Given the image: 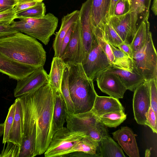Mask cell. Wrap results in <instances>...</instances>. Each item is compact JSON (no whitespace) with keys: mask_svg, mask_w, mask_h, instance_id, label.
<instances>
[{"mask_svg":"<svg viewBox=\"0 0 157 157\" xmlns=\"http://www.w3.org/2000/svg\"><path fill=\"white\" fill-rule=\"evenodd\" d=\"M133 109L134 118L139 124L145 125L146 115L151 106L148 81H145L134 90Z\"/></svg>","mask_w":157,"mask_h":157,"instance_id":"10","label":"cell"},{"mask_svg":"<svg viewBox=\"0 0 157 157\" xmlns=\"http://www.w3.org/2000/svg\"><path fill=\"white\" fill-rule=\"evenodd\" d=\"M124 111L112 112L98 117V121L105 127L116 128L126 118Z\"/></svg>","mask_w":157,"mask_h":157,"instance_id":"29","label":"cell"},{"mask_svg":"<svg viewBox=\"0 0 157 157\" xmlns=\"http://www.w3.org/2000/svg\"><path fill=\"white\" fill-rule=\"evenodd\" d=\"M128 0L129 2V0Z\"/></svg>","mask_w":157,"mask_h":157,"instance_id":"51","label":"cell"},{"mask_svg":"<svg viewBox=\"0 0 157 157\" xmlns=\"http://www.w3.org/2000/svg\"><path fill=\"white\" fill-rule=\"evenodd\" d=\"M85 133V136L99 144L102 140L109 136L106 127L99 121L94 127Z\"/></svg>","mask_w":157,"mask_h":157,"instance_id":"32","label":"cell"},{"mask_svg":"<svg viewBox=\"0 0 157 157\" xmlns=\"http://www.w3.org/2000/svg\"><path fill=\"white\" fill-rule=\"evenodd\" d=\"M99 153L101 157H125L122 148L109 136L100 143Z\"/></svg>","mask_w":157,"mask_h":157,"instance_id":"26","label":"cell"},{"mask_svg":"<svg viewBox=\"0 0 157 157\" xmlns=\"http://www.w3.org/2000/svg\"><path fill=\"white\" fill-rule=\"evenodd\" d=\"M149 16H146L141 21L130 43L133 53L143 47L147 40L151 32L148 21Z\"/></svg>","mask_w":157,"mask_h":157,"instance_id":"24","label":"cell"},{"mask_svg":"<svg viewBox=\"0 0 157 157\" xmlns=\"http://www.w3.org/2000/svg\"><path fill=\"white\" fill-rule=\"evenodd\" d=\"M85 135L84 132H71L63 127L53 135L44 156L63 157Z\"/></svg>","mask_w":157,"mask_h":157,"instance_id":"6","label":"cell"},{"mask_svg":"<svg viewBox=\"0 0 157 157\" xmlns=\"http://www.w3.org/2000/svg\"><path fill=\"white\" fill-rule=\"evenodd\" d=\"M69 65V90L75 113L90 111L97 95L94 81L87 76L81 63Z\"/></svg>","mask_w":157,"mask_h":157,"instance_id":"3","label":"cell"},{"mask_svg":"<svg viewBox=\"0 0 157 157\" xmlns=\"http://www.w3.org/2000/svg\"><path fill=\"white\" fill-rule=\"evenodd\" d=\"M79 17L72 25L69 41L61 58L65 64L81 63L84 58Z\"/></svg>","mask_w":157,"mask_h":157,"instance_id":"8","label":"cell"},{"mask_svg":"<svg viewBox=\"0 0 157 157\" xmlns=\"http://www.w3.org/2000/svg\"><path fill=\"white\" fill-rule=\"evenodd\" d=\"M109 45L114 57V60L111 66L132 71L133 69L132 59L118 48Z\"/></svg>","mask_w":157,"mask_h":157,"instance_id":"27","label":"cell"},{"mask_svg":"<svg viewBox=\"0 0 157 157\" xmlns=\"http://www.w3.org/2000/svg\"><path fill=\"white\" fill-rule=\"evenodd\" d=\"M46 12L44 3L39 2L35 6L17 13V19L40 18L45 15Z\"/></svg>","mask_w":157,"mask_h":157,"instance_id":"30","label":"cell"},{"mask_svg":"<svg viewBox=\"0 0 157 157\" xmlns=\"http://www.w3.org/2000/svg\"><path fill=\"white\" fill-rule=\"evenodd\" d=\"M111 0H92L91 19L92 29L102 28L109 21Z\"/></svg>","mask_w":157,"mask_h":157,"instance_id":"18","label":"cell"},{"mask_svg":"<svg viewBox=\"0 0 157 157\" xmlns=\"http://www.w3.org/2000/svg\"><path fill=\"white\" fill-rule=\"evenodd\" d=\"M33 0L37 1V2H42V1H43V0Z\"/></svg>","mask_w":157,"mask_h":157,"instance_id":"50","label":"cell"},{"mask_svg":"<svg viewBox=\"0 0 157 157\" xmlns=\"http://www.w3.org/2000/svg\"><path fill=\"white\" fill-rule=\"evenodd\" d=\"M33 0H18L17 3L13 8L16 14L36 5L38 2Z\"/></svg>","mask_w":157,"mask_h":157,"instance_id":"41","label":"cell"},{"mask_svg":"<svg viewBox=\"0 0 157 157\" xmlns=\"http://www.w3.org/2000/svg\"><path fill=\"white\" fill-rule=\"evenodd\" d=\"M98 121L91 111L78 113H67V127L71 131L85 133L94 127Z\"/></svg>","mask_w":157,"mask_h":157,"instance_id":"14","label":"cell"},{"mask_svg":"<svg viewBox=\"0 0 157 157\" xmlns=\"http://www.w3.org/2000/svg\"><path fill=\"white\" fill-rule=\"evenodd\" d=\"M58 22V18L48 13L40 18H24L14 21L11 25L18 32L32 36L47 45L54 34Z\"/></svg>","mask_w":157,"mask_h":157,"instance_id":"4","label":"cell"},{"mask_svg":"<svg viewBox=\"0 0 157 157\" xmlns=\"http://www.w3.org/2000/svg\"><path fill=\"white\" fill-rule=\"evenodd\" d=\"M138 18L136 13L130 12L122 16L112 17L109 21L123 41L130 43L136 32Z\"/></svg>","mask_w":157,"mask_h":157,"instance_id":"11","label":"cell"},{"mask_svg":"<svg viewBox=\"0 0 157 157\" xmlns=\"http://www.w3.org/2000/svg\"><path fill=\"white\" fill-rule=\"evenodd\" d=\"M92 1V0H86L82 3L79 10L81 34L84 49L83 60L90 51L95 36L91 19Z\"/></svg>","mask_w":157,"mask_h":157,"instance_id":"13","label":"cell"},{"mask_svg":"<svg viewBox=\"0 0 157 157\" xmlns=\"http://www.w3.org/2000/svg\"><path fill=\"white\" fill-rule=\"evenodd\" d=\"M151 98V106L157 116V78L148 81Z\"/></svg>","mask_w":157,"mask_h":157,"instance_id":"37","label":"cell"},{"mask_svg":"<svg viewBox=\"0 0 157 157\" xmlns=\"http://www.w3.org/2000/svg\"><path fill=\"white\" fill-rule=\"evenodd\" d=\"M124 109L118 99L97 95L90 111L98 117L109 113L124 111Z\"/></svg>","mask_w":157,"mask_h":157,"instance_id":"19","label":"cell"},{"mask_svg":"<svg viewBox=\"0 0 157 157\" xmlns=\"http://www.w3.org/2000/svg\"><path fill=\"white\" fill-rule=\"evenodd\" d=\"M0 54L18 63L38 68L44 67L46 53L35 38L20 32L0 39Z\"/></svg>","mask_w":157,"mask_h":157,"instance_id":"2","label":"cell"},{"mask_svg":"<svg viewBox=\"0 0 157 157\" xmlns=\"http://www.w3.org/2000/svg\"><path fill=\"white\" fill-rule=\"evenodd\" d=\"M112 134L114 139L117 141L128 155L130 157L140 156L135 135L130 128L121 127Z\"/></svg>","mask_w":157,"mask_h":157,"instance_id":"16","label":"cell"},{"mask_svg":"<svg viewBox=\"0 0 157 157\" xmlns=\"http://www.w3.org/2000/svg\"><path fill=\"white\" fill-rule=\"evenodd\" d=\"M17 19L13 8L0 12V24H11Z\"/></svg>","mask_w":157,"mask_h":157,"instance_id":"40","label":"cell"},{"mask_svg":"<svg viewBox=\"0 0 157 157\" xmlns=\"http://www.w3.org/2000/svg\"><path fill=\"white\" fill-rule=\"evenodd\" d=\"M95 79L98 88L103 93L118 99L123 98L127 89L117 74L103 71Z\"/></svg>","mask_w":157,"mask_h":157,"instance_id":"12","label":"cell"},{"mask_svg":"<svg viewBox=\"0 0 157 157\" xmlns=\"http://www.w3.org/2000/svg\"><path fill=\"white\" fill-rule=\"evenodd\" d=\"M4 131V124L3 123L0 124V137L3 135Z\"/></svg>","mask_w":157,"mask_h":157,"instance_id":"48","label":"cell"},{"mask_svg":"<svg viewBox=\"0 0 157 157\" xmlns=\"http://www.w3.org/2000/svg\"><path fill=\"white\" fill-rule=\"evenodd\" d=\"M55 93L49 82L32 93L19 97L23 109L24 129L31 132L36 125L35 156L44 153L52 137Z\"/></svg>","mask_w":157,"mask_h":157,"instance_id":"1","label":"cell"},{"mask_svg":"<svg viewBox=\"0 0 157 157\" xmlns=\"http://www.w3.org/2000/svg\"><path fill=\"white\" fill-rule=\"evenodd\" d=\"M103 34L104 39L108 44L116 47L123 42L113 29L109 21L104 26Z\"/></svg>","mask_w":157,"mask_h":157,"instance_id":"33","label":"cell"},{"mask_svg":"<svg viewBox=\"0 0 157 157\" xmlns=\"http://www.w3.org/2000/svg\"><path fill=\"white\" fill-rule=\"evenodd\" d=\"M18 2V0H0V12L14 8Z\"/></svg>","mask_w":157,"mask_h":157,"instance_id":"43","label":"cell"},{"mask_svg":"<svg viewBox=\"0 0 157 157\" xmlns=\"http://www.w3.org/2000/svg\"><path fill=\"white\" fill-rule=\"evenodd\" d=\"M17 32L12 27L11 24H0V39L12 36Z\"/></svg>","mask_w":157,"mask_h":157,"instance_id":"42","label":"cell"},{"mask_svg":"<svg viewBox=\"0 0 157 157\" xmlns=\"http://www.w3.org/2000/svg\"><path fill=\"white\" fill-rule=\"evenodd\" d=\"M95 36L103 51L106 54L111 66L113 64L114 57L110 47L104 39L102 31H97L94 33Z\"/></svg>","mask_w":157,"mask_h":157,"instance_id":"34","label":"cell"},{"mask_svg":"<svg viewBox=\"0 0 157 157\" xmlns=\"http://www.w3.org/2000/svg\"><path fill=\"white\" fill-rule=\"evenodd\" d=\"M67 113L66 105L61 93L56 91L52 125V136L56 132L63 127L66 122Z\"/></svg>","mask_w":157,"mask_h":157,"instance_id":"22","label":"cell"},{"mask_svg":"<svg viewBox=\"0 0 157 157\" xmlns=\"http://www.w3.org/2000/svg\"><path fill=\"white\" fill-rule=\"evenodd\" d=\"M119 0H111L109 14V20L110 17L113 16L115 7Z\"/></svg>","mask_w":157,"mask_h":157,"instance_id":"46","label":"cell"},{"mask_svg":"<svg viewBox=\"0 0 157 157\" xmlns=\"http://www.w3.org/2000/svg\"><path fill=\"white\" fill-rule=\"evenodd\" d=\"M151 155L150 151L149 149H147L145 151V157H150Z\"/></svg>","mask_w":157,"mask_h":157,"instance_id":"49","label":"cell"},{"mask_svg":"<svg viewBox=\"0 0 157 157\" xmlns=\"http://www.w3.org/2000/svg\"><path fill=\"white\" fill-rule=\"evenodd\" d=\"M81 64L87 76L93 81L100 73L111 66L95 36L90 51Z\"/></svg>","mask_w":157,"mask_h":157,"instance_id":"7","label":"cell"},{"mask_svg":"<svg viewBox=\"0 0 157 157\" xmlns=\"http://www.w3.org/2000/svg\"><path fill=\"white\" fill-rule=\"evenodd\" d=\"M151 0H130V12H134L138 17L143 19L149 16V7Z\"/></svg>","mask_w":157,"mask_h":157,"instance_id":"31","label":"cell"},{"mask_svg":"<svg viewBox=\"0 0 157 157\" xmlns=\"http://www.w3.org/2000/svg\"><path fill=\"white\" fill-rule=\"evenodd\" d=\"M37 68L14 62L0 54V72L10 78L17 81L21 80Z\"/></svg>","mask_w":157,"mask_h":157,"instance_id":"15","label":"cell"},{"mask_svg":"<svg viewBox=\"0 0 157 157\" xmlns=\"http://www.w3.org/2000/svg\"><path fill=\"white\" fill-rule=\"evenodd\" d=\"M43 67L37 68L23 79L17 81L13 91L15 97L30 94L49 82L48 75Z\"/></svg>","mask_w":157,"mask_h":157,"instance_id":"9","label":"cell"},{"mask_svg":"<svg viewBox=\"0 0 157 157\" xmlns=\"http://www.w3.org/2000/svg\"><path fill=\"white\" fill-rule=\"evenodd\" d=\"M130 12V5L128 0H119L114 8L113 16H120Z\"/></svg>","mask_w":157,"mask_h":157,"instance_id":"38","label":"cell"},{"mask_svg":"<svg viewBox=\"0 0 157 157\" xmlns=\"http://www.w3.org/2000/svg\"><path fill=\"white\" fill-rule=\"evenodd\" d=\"M79 10H75L64 16L62 18L61 24L59 31L56 33L52 47L54 57H59L60 50L63 40L68 30L79 18Z\"/></svg>","mask_w":157,"mask_h":157,"instance_id":"20","label":"cell"},{"mask_svg":"<svg viewBox=\"0 0 157 157\" xmlns=\"http://www.w3.org/2000/svg\"><path fill=\"white\" fill-rule=\"evenodd\" d=\"M69 65L65 64L61 83V91L66 105L67 113H74V107L70 97L69 87Z\"/></svg>","mask_w":157,"mask_h":157,"instance_id":"28","label":"cell"},{"mask_svg":"<svg viewBox=\"0 0 157 157\" xmlns=\"http://www.w3.org/2000/svg\"><path fill=\"white\" fill-rule=\"evenodd\" d=\"M72 25L68 30L63 40L60 50L59 57H61L69 41L72 31Z\"/></svg>","mask_w":157,"mask_h":157,"instance_id":"45","label":"cell"},{"mask_svg":"<svg viewBox=\"0 0 157 157\" xmlns=\"http://www.w3.org/2000/svg\"><path fill=\"white\" fill-rule=\"evenodd\" d=\"M104 71L117 74L127 90L134 91L136 88L145 81L133 68L132 71L111 66Z\"/></svg>","mask_w":157,"mask_h":157,"instance_id":"21","label":"cell"},{"mask_svg":"<svg viewBox=\"0 0 157 157\" xmlns=\"http://www.w3.org/2000/svg\"><path fill=\"white\" fill-rule=\"evenodd\" d=\"M157 116L151 106L146 115L145 125L149 126L154 133H157Z\"/></svg>","mask_w":157,"mask_h":157,"instance_id":"39","label":"cell"},{"mask_svg":"<svg viewBox=\"0 0 157 157\" xmlns=\"http://www.w3.org/2000/svg\"><path fill=\"white\" fill-rule=\"evenodd\" d=\"M99 146V143L85 136L66 154L74 152L80 151L89 155L90 157H100Z\"/></svg>","mask_w":157,"mask_h":157,"instance_id":"25","label":"cell"},{"mask_svg":"<svg viewBox=\"0 0 157 157\" xmlns=\"http://www.w3.org/2000/svg\"><path fill=\"white\" fill-rule=\"evenodd\" d=\"M15 111L12 127L8 140L18 145L22 146L24 136V116L22 106L20 98H16Z\"/></svg>","mask_w":157,"mask_h":157,"instance_id":"17","label":"cell"},{"mask_svg":"<svg viewBox=\"0 0 157 157\" xmlns=\"http://www.w3.org/2000/svg\"><path fill=\"white\" fill-rule=\"evenodd\" d=\"M65 65L61 58L54 57L48 75L49 83L56 92H61V86Z\"/></svg>","mask_w":157,"mask_h":157,"instance_id":"23","label":"cell"},{"mask_svg":"<svg viewBox=\"0 0 157 157\" xmlns=\"http://www.w3.org/2000/svg\"><path fill=\"white\" fill-rule=\"evenodd\" d=\"M0 154V157H19L21 147L13 143L7 141Z\"/></svg>","mask_w":157,"mask_h":157,"instance_id":"36","label":"cell"},{"mask_svg":"<svg viewBox=\"0 0 157 157\" xmlns=\"http://www.w3.org/2000/svg\"><path fill=\"white\" fill-rule=\"evenodd\" d=\"M117 48L132 59L133 52L130 43L123 41L119 45Z\"/></svg>","mask_w":157,"mask_h":157,"instance_id":"44","label":"cell"},{"mask_svg":"<svg viewBox=\"0 0 157 157\" xmlns=\"http://www.w3.org/2000/svg\"><path fill=\"white\" fill-rule=\"evenodd\" d=\"M15 111V103L14 102L9 109L7 115L4 123V131L3 135V144L6 143L7 141L13 122Z\"/></svg>","mask_w":157,"mask_h":157,"instance_id":"35","label":"cell"},{"mask_svg":"<svg viewBox=\"0 0 157 157\" xmlns=\"http://www.w3.org/2000/svg\"><path fill=\"white\" fill-rule=\"evenodd\" d=\"M151 10L155 16L157 14V0H153Z\"/></svg>","mask_w":157,"mask_h":157,"instance_id":"47","label":"cell"},{"mask_svg":"<svg viewBox=\"0 0 157 157\" xmlns=\"http://www.w3.org/2000/svg\"><path fill=\"white\" fill-rule=\"evenodd\" d=\"M133 68L145 81L157 78V54L150 32L144 46L133 53Z\"/></svg>","mask_w":157,"mask_h":157,"instance_id":"5","label":"cell"}]
</instances>
